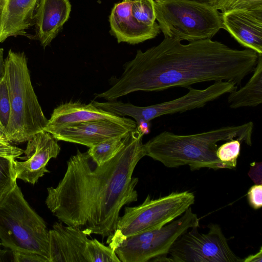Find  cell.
<instances>
[{
	"label": "cell",
	"mask_w": 262,
	"mask_h": 262,
	"mask_svg": "<svg viewBox=\"0 0 262 262\" xmlns=\"http://www.w3.org/2000/svg\"><path fill=\"white\" fill-rule=\"evenodd\" d=\"M144 134L137 126L117 154L101 165L88 151L78 149L71 157L62 179L56 187L47 188L45 200L59 222L88 235L107 238L114 234L122 208L138 200L135 188L139 180L133 174L145 156Z\"/></svg>",
	"instance_id": "1"
},
{
	"label": "cell",
	"mask_w": 262,
	"mask_h": 262,
	"mask_svg": "<svg viewBox=\"0 0 262 262\" xmlns=\"http://www.w3.org/2000/svg\"><path fill=\"white\" fill-rule=\"evenodd\" d=\"M258 54L246 49L237 50L211 39L184 45L164 37L158 45L123 66L124 71L112 86L95 98L107 101L137 91H160L174 86L187 88L206 82L226 81L239 85L254 70Z\"/></svg>",
	"instance_id": "2"
},
{
	"label": "cell",
	"mask_w": 262,
	"mask_h": 262,
	"mask_svg": "<svg viewBox=\"0 0 262 262\" xmlns=\"http://www.w3.org/2000/svg\"><path fill=\"white\" fill-rule=\"evenodd\" d=\"M253 126L250 121L191 135L164 131L143 144L145 155L168 168L188 165L192 171L225 168L216 156L217 143L235 139L251 146Z\"/></svg>",
	"instance_id": "3"
},
{
	"label": "cell",
	"mask_w": 262,
	"mask_h": 262,
	"mask_svg": "<svg viewBox=\"0 0 262 262\" xmlns=\"http://www.w3.org/2000/svg\"><path fill=\"white\" fill-rule=\"evenodd\" d=\"M4 73L11 106L6 136L10 143L26 142L44 129L48 119L32 86L25 54L10 50L5 59Z\"/></svg>",
	"instance_id": "4"
},
{
	"label": "cell",
	"mask_w": 262,
	"mask_h": 262,
	"mask_svg": "<svg viewBox=\"0 0 262 262\" xmlns=\"http://www.w3.org/2000/svg\"><path fill=\"white\" fill-rule=\"evenodd\" d=\"M0 241L12 251L35 253L49 262L46 224L27 202L17 183L0 201Z\"/></svg>",
	"instance_id": "5"
},
{
	"label": "cell",
	"mask_w": 262,
	"mask_h": 262,
	"mask_svg": "<svg viewBox=\"0 0 262 262\" xmlns=\"http://www.w3.org/2000/svg\"><path fill=\"white\" fill-rule=\"evenodd\" d=\"M156 19L164 37L189 42L211 39L222 29L221 13L189 0H155Z\"/></svg>",
	"instance_id": "6"
},
{
	"label": "cell",
	"mask_w": 262,
	"mask_h": 262,
	"mask_svg": "<svg viewBox=\"0 0 262 262\" xmlns=\"http://www.w3.org/2000/svg\"><path fill=\"white\" fill-rule=\"evenodd\" d=\"M194 201L193 193L188 191L172 192L157 199L148 195L141 204L125 207L115 232L107 238L106 244L159 229L183 214Z\"/></svg>",
	"instance_id": "7"
},
{
	"label": "cell",
	"mask_w": 262,
	"mask_h": 262,
	"mask_svg": "<svg viewBox=\"0 0 262 262\" xmlns=\"http://www.w3.org/2000/svg\"><path fill=\"white\" fill-rule=\"evenodd\" d=\"M200 219L191 207L159 229L125 237L108 244L121 262L170 261L167 255L174 242L184 232L199 226Z\"/></svg>",
	"instance_id": "8"
},
{
	"label": "cell",
	"mask_w": 262,
	"mask_h": 262,
	"mask_svg": "<svg viewBox=\"0 0 262 262\" xmlns=\"http://www.w3.org/2000/svg\"><path fill=\"white\" fill-rule=\"evenodd\" d=\"M188 92L177 99L147 106H138L130 103L113 100L106 102L95 101V105L106 111L121 117L133 118L137 125L163 115L183 113L204 106L223 95L237 89L233 83L218 81L204 90L187 87Z\"/></svg>",
	"instance_id": "9"
},
{
	"label": "cell",
	"mask_w": 262,
	"mask_h": 262,
	"mask_svg": "<svg viewBox=\"0 0 262 262\" xmlns=\"http://www.w3.org/2000/svg\"><path fill=\"white\" fill-rule=\"evenodd\" d=\"M206 233L198 228L187 230L174 242L168 254L172 262H243L230 248L221 227L208 226Z\"/></svg>",
	"instance_id": "10"
},
{
	"label": "cell",
	"mask_w": 262,
	"mask_h": 262,
	"mask_svg": "<svg viewBox=\"0 0 262 262\" xmlns=\"http://www.w3.org/2000/svg\"><path fill=\"white\" fill-rule=\"evenodd\" d=\"M156 20L154 0H123L114 5L109 17L111 32L118 42L132 45L160 33Z\"/></svg>",
	"instance_id": "11"
},
{
	"label": "cell",
	"mask_w": 262,
	"mask_h": 262,
	"mask_svg": "<svg viewBox=\"0 0 262 262\" xmlns=\"http://www.w3.org/2000/svg\"><path fill=\"white\" fill-rule=\"evenodd\" d=\"M57 140L50 133L43 130L33 135L28 141L24 153L25 157H18L23 161L14 160L16 179L35 184L46 173L48 162L56 158L60 151Z\"/></svg>",
	"instance_id": "12"
},
{
	"label": "cell",
	"mask_w": 262,
	"mask_h": 262,
	"mask_svg": "<svg viewBox=\"0 0 262 262\" xmlns=\"http://www.w3.org/2000/svg\"><path fill=\"white\" fill-rule=\"evenodd\" d=\"M136 128L106 120H94L65 126L50 134L58 141L90 148L108 139L126 136Z\"/></svg>",
	"instance_id": "13"
},
{
	"label": "cell",
	"mask_w": 262,
	"mask_h": 262,
	"mask_svg": "<svg viewBox=\"0 0 262 262\" xmlns=\"http://www.w3.org/2000/svg\"><path fill=\"white\" fill-rule=\"evenodd\" d=\"M87 236L77 228L55 222L49 230V262H89Z\"/></svg>",
	"instance_id": "14"
},
{
	"label": "cell",
	"mask_w": 262,
	"mask_h": 262,
	"mask_svg": "<svg viewBox=\"0 0 262 262\" xmlns=\"http://www.w3.org/2000/svg\"><path fill=\"white\" fill-rule=\"evenodd\" d=\"M94 120H106L137 127L135 121L98 108L92 102L85 104L70 101L58 105L53 110L43 130L50 133L65 126Z\"/></svg>",
	"instance_id": "15"
},
{
	"label": "cell",
	"mask_w": 262,
	"mask_h": 262,
	"mask_svg": "<svg viewBox=\"0 0 262 262\" xmlns=\"http://www.w3.org/2000/svg\"><path fill=\"white\" fill-rule=\"evenodd\" d=\"M222 29L243 47L262 55V9H237L221 13Z\"/></svg>",
	"instance_id": "16"
},
{
	"label": "cell",
	"mask_w": 262,
	"mask_h": 262,
	"mask_svg": "<svg viewBox=\"0 0 262 262\" xmlns=\"http://www.w3.org/2000/svg\"><path fill=\"white\" fill-rule=\"evenodd\" d=\"M71 10L69 0L38 1L34 13V38L43 48L50 45L62 29Z\"/></svg>",
	"instance_id": "17"
},
{
	"label": "cell",
	"mask_w": 262,
	"mask_h": 262,
	"mask_svg": "<svg viewBox=\"0 0 262 262\" xmlns=\"http://www.w3.org/2000/svg\"><path fill=\"white\" fill-rule=\"evenodd\" d=\"M38 0H5L0 24V43L11 36H28L27 30L34 24Z\"/></svg>",
	"instance_id": "18"
},
{
	"label": "cell",
	"mask_w": 262,
	"mask_h": 262,
	"mask_svg": "<svg viewBox=\"0 0 262 262\" xmlns=\"http://www.w3.org/2000/svg\"><path fill=\"white\" fill-rule=\"evenodd\" d=\"M253 74L247 83L239 90L229 93L228 103L231 108L255 107L262 102V55L258 59Z\"/></svg>",
	"instance_id": "19"
},
{
	"label": "cell",
	"mask_w": 262,
	"mask_h": 262,
	"mask_svg": "<svg viewBox=\"0 0 262 262\" xmlns=\"http://www.w3.org/2000/svg\"><path fill=\"white\" fill-rule=\"evenodd\" d=\"M127 136L103 141L90 147L87 151L96 163L102 164L117 154L123 146Z\"/></svg>",
	"instance_id": "20"
},
{
	"label": "cell",
	"mask_w": 262,
	"mask_h": 262,
	"mask_svg": "<svg viewBox=\"0 0 262 262\" xmlns=\"http://www.w3.org/2000/svg\"><path fill=\"white\" fill-rule=\"evenodd\" d=\"M14 160L0 156V201L16 183L17 179L14 167Z\"/></svg>",
	"instance_id": "21"
},
{
	"label": "cell",
	"mask_w": 262,
	"mask_h": 262,
	"mask_svg": "<svg viewBox=\"0 0 262 262\" xmlns=\"http://www.w3.org/2000/svg\"><path fill=\"white\" fill-rule=\"evenodd\" d=\"M88 255L89 262H121L113 249L96 239L89 240Z\"/></svg>",
	"instance_id": "22"
},
{
	"label": "cell",
	"mask_w": 262,
	"mask_h": 262,
	"mask_svg": "<svg viewBox=\"0 0 262 262\" xmlns=\"http://www.w3.org/2000/svg\"><path fill=\"white\" fill-rule=\"evenodd\" d=\"M240 150L241 142L237 139H233L218 147L216 154L225 168L233 169L236 167Z\"/></svg>",
	"instance_id": "23"
},
{
	"label": "cell",
	"mask_w": 262,
	"mask_h": 262,
	"mask_svg": "<svg viewBox=\"0 0 262 262\" xmlns=\"http://www.w3.org/2000/svg\"><path fill=\"white\" fill-rule=\"evenodd\" d=\"M209 5L221 13L237 9H262V0H213Z\"/></svg>",
	"instance_id": "24"
},
{
	"label": "cell",
	"mask_w": 262,
	"mask_h": 262,
	"mask_svg": "<svg viewBox=\"0 0 262 262\" xmlns=\"http://www.w3.org/2000/svg\"><path fill=\"white\" fill-rule=\"evenodd\" d=\"M10 108L9 89L4 73L0 78V126L5 134L10 118Z\"/></svg>",
	"instance_id": "25"
},
{
	"label": "cell",
	"mask_w": 262,
	"mask_h": 262,
	"mask_svg": "<svg viewBox=\"0 0 262 262\" xmlns=\"http://www.w3.org/2000/svg\"><path fill=\"white\" fill-rule=\"evenodd\" d=\"M12 261L14 262H49L43 256L35 253L24 251H12Z\"/></svg>",
	"instance_id": "26"
},
{
	"label": "cell",
	"mask_w": 262,
	"mask_h": 262,
	"mask_svg": "<svg viewBox=\"0 0 262 262\" xmlns=\"http://www.w3.org/2000/svg\"><path fill=\"white\" fill-rule=\"evenodd\" d=\"M249 205L254 209L262 206V185L255 184L249 189L247 193Z\"/></svg>",
	"instance_id": "27"
},
{
	"label": "cell",
	"mask_w": 262,
	"mask_h": 262,
	"mask_svg": "<svg viewBox=\"0 0 262 262\" xmlns=\"http://www.w3.org/2000/svg\"><path fill=\"white\" fill-rule=\"evenodd\" d=\"M24 150L9 142L0 141V156L15 159L18 158Z\"/></svg>",
	"instance_id": "28"
},
{
	"label": "cell",
	"mask_w": 262,
	"mask_h": 262,
	"mask_svg": "<svg viewBox=\"0 0 262 262\" xmlns=\"http://www.w3.org/2000/svg\"><path fill=\"white\" fill-rule=\"evenodd\" d=\"M248 175L255 184H261V163H251Z\"/></svg>",
	"instance_id": "29"
},
{
	"label": "cell",
	"mask_w": 262,
	"mask_h": 262,
	"mask_svg": "<svg viewBox=\"0 0 262 262\" xmlns=\"http://www.w3.org/2000/svg\"><path fill=\"white\" fill-rule=\"evenodd\" d=\"M262 261V248L260 247L259 251L255 253L249 255L243 259V262H261Z\"/></svg>",
	"instance_id": "30"
},
{
	"label": "cell",
	"mask_w": 262,
	"mask_h": 262,
	"mask_svg": "<svg viewBox=\"0 0 262 262\" xmlns=\"http://www.w3.org/2000/svg\"><path fill=\"white\" fill-rule=\"evenodd\" d=\"M4 49L0 48V78L4 75Z\"/></svg>",
	"instance_id": "31"
},
{
	"label": "cell",
	"mask_w": 262,
	"mask_h": 262,
	"mask_svg": "<svg viewBox=\"0 0 262 262\" xmlns=\"http://www.w3.org/2000/svg\"><path fill=\"white\" fill-rule=\"evenodd\" d=\"M9 252L7 250H1L0 249V261H6V258L7 257V253Z\"/></svg>",
	"instance_id": "32"
},
{
	"label": "cell",
	"mask_w": 262,
	"mask_h": 262,
	"mask_svg": "<svg viewBox=\"0 0 262 262\" xmlns=\"http://www.w3.org/2000/svg\"><path fill=\"white\" fill-rule=\"evenodd\" d=\"M0 141L5 142H9L6 138L5 133L2 130V129L1 128H0Z\"/></svg>",
	"instance_id": "33"
},
{
	"label": "cell",
	"mask_w": 262,
	"mask_h": 262,
	"mask_svg": "<svg viewBox=\"0 0 262 262\" xmlns=\"http://www.w3.org/2000/svg\"><path fill=\"white\" fill-rule=\"evenodd\" d=\"M191 1H193L195 2H198L199 3H202L204 4L210 5V4L212 2L213 0H189Z\"/></svg>",
	"instance_id": "34"
},
{
	"label": "cell",
	"mask_w": 262,
	"mask_h": 262,
	"mask_svg": "<svg viewBox=\"0 0 262 262\" xmlns=\"http://www.w3.org/2000/svg\"><path fill=\"white\" fill-rule=\"evenodd\" d=\"M4 4H5V0H0V24H1V16H2Z\"/></svg>",
	"instance_id": "35"
},
{
	"label": "cell",
	"mask_w": 262,
	"mask_h": 262,
	"mask_svg": "<svg viewBox=\"0 0 262 262\" xmlns=\"http://www.w3.org/2000/svg\"><path fill=\"white\" fill-rule=\"evenodd\" d=\"M1 245H2V244H1V243H0V246H1Z\"/></svg>",
	"instance_id": "36"
},
{
	"label": "cell",
	"mask_w": 262,
	"mask_h": 262,
	"mask_svg": "<svg viewBox=\"0 0 262 262\" xmlns=\"http://www.w3.org/2000/svg\"><path fill=\"white\" fill-rule=\"evenodd\" d=\"M0 128H1V126H0ZM1 129H2V128H1Z\"/></svg>",
	"instance_id": "37"
}]
</instances>
